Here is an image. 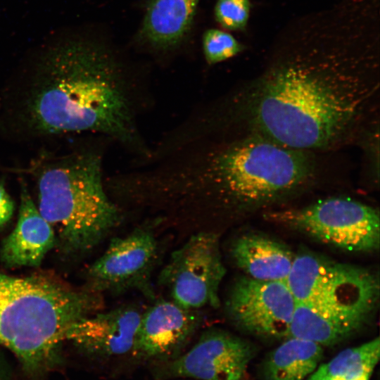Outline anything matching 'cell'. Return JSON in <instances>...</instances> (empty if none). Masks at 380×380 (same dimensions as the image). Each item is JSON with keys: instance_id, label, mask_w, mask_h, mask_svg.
I'll return each instance as SVG.
<instances>
[{"instance_id": "5b68a950", "label": "cell", "mask_w": 380, "mask_h": 380, "mask_svg": "<svg viewBox=\"0 0 380 380\" xmlns=\"http://www.w3.org/2000/svg\"><path fill=\"white\" fill-rule=\"evenodd\" d=\"M103 304L101 293L53 272L16 277L0 271V345L31 376H42L59 360L70 328L103 310Z\"/></svg>"}, {"instance_id": "4fadbf2b", "label": "cell", "mask_w": 380, "mask_h": 380, "mask_svg": "<svg viewBox=\"0 0 380 380\" xmlns=\"http://www.w3.org/2000/svg\"><path fill=\"white\" fill-rule=\"evenodd\" d=\"M141 315V312L132 305L100 310L73 324L65 341L94 357H130Z\"/></svg>"}, {"instance_id": "7c38bea8", "label": "cell", "mask_w": 380, "mask_h": 380, "mask_svg": "<svg viewBox=\"0 0 380 380\" xmlns=\"http://www.w3.org/2000/svg\"><path fill=\"white\" fill-rule=\"evenodd\" d=\"M202 323L200 310L159 300L141 312L131 359L150 366L180 355Z\"/></svg>"}, {"instance_id": "2e32d148", "label": "cell", "mask_w": 380, "mask_h": 380, "mask_svg": "<svg viewBox=\"0 0 380 380\" xmlns=\"http://www.w3.org/2000/svg\"><path fill=\"white\" fill-rule=\"evenodd\" d=\"M200 0H151L141 29L142 38L160 50L175 47L192 23Z\"/></svg>"}, {"instance_id": "5bb4252c", "label": "cell", "mask_w": 380, "mask_h": 380, "mask_svg": "<svg viewBox=\"0 0 380 380\" xmlns=\"http://www.w3.org/2000/svg\"><path fill=\"white\" fill-rule=\"evenodd\" d=\"M18 182L20 205L17 222L1 242L0 260L8 268L37 267L56 246V234L38 210L22 175Z\"/></svg>"}, {"instance_id": "ac0fdd59", "label": "cell", "mask_w": 380, "mask_h": 380, "mask_svg": "<svg viewBox=\"0 0 380 380\" xmlns=\"http://www.w3.org/2000/svg\"><path fill=\"white\" fill-rule=\"evenodd\" d=\"M380 355L379 337L346 348L321 365L308 380H369Z\"/></svg>"}, {"instance_id": "9c48e42d", "label": "cell", "mask_w": 380, "mask_h": 380, "mask_svg": "<svg viewBox=\"0 0 380 380\" xmlns=\"http://www.w3.org/2000/svg\"><path fill=\"white\" fill-rule=\"evenodd\" d=\"M159 258L153 232L137 227L111 239L103 253L87 269V285L101 293L138 291L153 300L152 277Z\"/></svg>"}, {"instance_id": "603a6c76", "label": "cell", "mask_w": 380, "mask_h": 380, "mask_svg": "<svg viewBox=\"0 0 380 380\" xmlns=\"http://www.w3.org/2000/svg\"><path fill=\"white\" fill-rule=\"evenodd\" d=\"M241 380H245V376H244L242 379H241Z\"/></svg>"}, {"instance_id": "d6986e66", "label": "cell", "mask_w": 380, "mask_h": 380, "mask_svg": "<svg viewBox=\"0 0 380 380\" xmlns=\"http://www.w3.org/2000/svg\"><path fill=\"white\" fill-rule=\"evenodd\" d=\"M356 146L362 152V179L372 188L379 183V119L372 122L364 131Z\"/></svg>"}, {"instance_id": "30bf717a", "label": "cell", "mask_w": 380, "mask_h": 380, "mask_svg": "<svg viewBox=\"0 0 380 380\" xmlns=\"http://www.w3.org/2000/svg\"><path fill=\"white\" fill-rule=\"evenodd\" d=\"M247 341L221 329L204 331L187 350L151 366L156 380H241L254 355Z\"/></svg>"}, {"instance_id": "ffe728a7", "label": "cell", "mask_w": 380, "mask_h": 380, "mask_svg": "<svg viewBox=\"0 0 380 380\" xmlns=\"http://www.w3.org/2000/svg\"><path fill=\"white\" fill-rule=\"evenodd\" d=\"M203 49L207 63L212 65L236 56L244 46L229 33L209 29L203 37Z\"/></svg>"}, {"instance_id": "52a82bcc", "label": "cell", "mask_w": 380, "mask_h": 380, "mask_svg": "<svg viewBox=\"0 0 380 380\" xmlns=\"http://www.w3.org/2000/svg\"><path fill=\"white\" fill-rule=\"evenodd\" d=\"M264 217L344 251L371 252L379 248V210L347 196H331L300 207L272 209L264 213Z\"/></svg>"}, {"instance_id": "9a60e30c", "label": "cell", "mask_w": 380, "mask_h": 380, "mask_svg": "<svg viewBox=\"0 0 380 380\" xmlns=\"http://www.w3.org/2000/svg\"><path fill=\"white\" fill-rule=\"evenodd\" d=\"M230 253L246 276L260 281H286L296 255L283 243L251 233L237 237Z\"/></svg>"}, {"instance_id": "e0dca14e", "label": "cell", "mask_w": 380, "mask_h": 380, "mask_svg": "<svg viewBox=\"0 0 380 380\" xmlns=\"http://www.w3.org/2000/svg\"><path fill=\"white\" fill-rule=\"evenodd\" d=\"M322 347L304 338H285L265 360L264 379L303 380L317 369L323 355Z\"/></svg>"}, {"instance_id": "7402d4cb", "label": "cell", "mask_w": 380, "mask_h": 380, "mask_svg": "<svg viewBox=\"0 0 380 380\" xmlns=\"http://www.w3.org/2000/svg\"><path fill=\"white\" fill-rule=\"evenodd\" d=\"M6 177H0V231L11 220L15 211V202L6 188Z\"/></svg>"}, {"instance_id": "ba28073f", "label": "cell", "mask_w": 380, "mask_h": 380, "mask_svg": "<svg viewBox=\"0 0 380 380\" xmlns=\"http://www.w3.org/2000/svg\"><path fill=\"white\" fill-rule=\"evenodd\" d=\"M225 272L217 235L201 232L172 253L159 273L158 283L173 302L185 308H217Z\"/></svg>"}, {"instance_id": "8fae6325", "label": "cell", "mask_w": 380, "mask_h": 380, "mask_svg": "<svg viewBox=\"0 0 380 380\" xmlns=\"http://www.w3.org/2000/svg\"><path fill=\"white\" fill-rule=\"evenodd\" d=\"M296 300L286 281L237 279L225 301L229 319L240 329L263 338H286Z\"/></svg>"}, {"instance_id": "3957f363", "label": "cell", "mask_w": 380, "mask_h": 380, "mask_svg": "<svg viewBox=\"0 0 380 380\" xmlns=\"http://www.w3.org/2000/svg\"><path fill=\"white\" fill-rule=\"evenodd\" d=\"M225 132H170L131 170L134 188L204 194L239 211L265 208L329 180L326 156Z\"/></svg>"}, {"instance_id": "277c9868", "label": "cell", "mask_w": 380, "mask_h": 380, "mask_svg": "<svg viewBox=\"0 0 380 380\" xmlns=\"http://www.w3.org/2000/svg\"><path fill=\"white\" fill-rule=\"evenodd\" d=\"M56 149L41 148L23 167L32 180L34 201L66 255L98 246L120 223L121 210L105 185L104 141L99 136L71 140Z\"/></svg>"}, {"instance_id": "44dd1931", "label": "cell", "mask_w": 380, "mask_h": 380, "mask_svg": "<svg viewBox=\"0 0 380 380\" xmlns=\"http://www.w3.org/2000/svg\"><path fill=\"white\" fill-rule=\"evenodd\" d=\"M250 0H217L215 17L217 23L230 31L243 30L251 13Z\"/></svg>"}, {"instance_id": "6da1fadb", "label": "cell", "mask_w": 380, "mask_h": 380, "mask_svg": "<svg viewBox=\"0 0 380 380\" xmlns=\"http://www.w3.org/2000/svg\"><path fill=\"white\" fill-rule=\"evenodd\" d=\"M379 0H343L284 31L261 70L203 107L208 129L319 153L380 115Z\"/></svg>"}, {"instance_id": "8992f818", "label": "cell", "mask_w": 380, "mask_h": 380, "mask_svg": "<svg viewBox=\"0 0 380 380\" xmlns=\"http://www.w3.org/2000/svg\"><path fill=\"white\" fill-rule=\"evenodd\" d=\"M286 282L296 300L288 337L322 346L359 331L379 303V281L373 272L313 253L295 255Z\"/></svg>"}, {"instance_id": "7a4b0ae2", "label": "cell", "mask_w": 380, "mask_h": 380, "mask_svg": "<svg viewBox=\"0 0 380 380\" xmlns=\"http://www.w3.org/2000/svg\"><path fill=\"white\" fill-rule=\"evenodd\" d=\"M150 96L108 50L69 40L41 51L4 84L0 137L45 145L99 136L144 159L151 146L139 118Z\"/></svg>"}]
</instances>
